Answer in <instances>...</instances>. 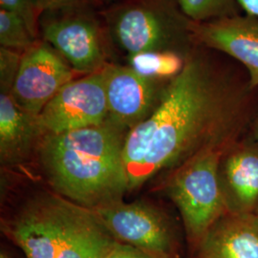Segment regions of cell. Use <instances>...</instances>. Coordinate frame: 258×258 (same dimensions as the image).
<instances>
[{"instance_id": "4", "label": "cell", "mask_w": 258, "mask_h": 258, "mask_svg": "<svg viewBox=\"0 0 258 258\" xmlns=\"http://www.w3.org/2000/svg\"><path fill=\"white\" fill-rule=\"evenodd\" d=\"M224 150L200 152L177 167L166 184V191L181 213L186 237L195 249L206 233L228 213L219 179Z\"/></svg>"}, {"instance_id": "20", "label": "cell", "mask_w": 258, "mask_h": 258, "mask_svg": "<svg viewBox=\"0 0 258 258\" xmlns=\"http://www.w3.org/2000/svg\"><path fill=\"white\" fill-rule=\"evenodd\" d=\"M237 2L249 14V16L257 19L258 0H237Z\"/></svg>"}, {"instance_id": "12", "label": "cell", "mask_w": 258, "mask_h": 258, "mask_svg": "<svg viewBox=\"0 0 258 258\" xmlns=\"http://www.w3.org/2000/svg\"><path fill=\"white\" fill-rule=\"evenodd\" d=\"M218 172L228 212H257L258 145L235 142L226 148Z\"/></svg>"}, {"instance_id": "5", "label": "cell", "mask_w": 258, "mask_h": 258, "mask_svg": "<svg viewBox=\"0 0 258 258\" xmlns=\"http://www.w3.org/2000/svg\"><path fill=\"white\" fill-rule=\"evenodd\" d=\"M75 5L46 10L39 20L43 40L64 58L76 73L91 74L107 64L103 32L88 14Z\"/></svg>"}, {"instance_id": "15", "label": "cell", "mask_w": 258, "mask_h": 258, "mask_svg": "<svg viewBox=\"0 0 258 258\" xmlns=\"http://www.w3.org/2000/svg\"><path fill=\"white\" fill-rule=\"evenodd\" d=\"M129 67L148 79H173L184 64L182 58L173 51H150L128 55Z\"/></svg>"}, {"instance_id": "22", "label": "cell", "mask_w": 258, "mask_h": 258, "mask_svg": "<svg viewBox=\"0 0 258 258\" xmlns=\"http://www.w3.org/2000/svg\"><path fill=\"white\" fill-rule=\"evenodd\" d=\"M0 258H8L4 253H1V255H0Z\"/></svg>"}, {"instance_id": "23", "label": "cell", "mask_w": 258, "mask_h": 258, "mask_svg": "<svg viewBox=\"0 0 258 258\" xmlns=\"http://www.w3.org/2000/svg\"><path fill=\"white\" fill-rule=\"evenodd\" d=\"M257 140H258V128H257Z\"/></svg>"}, {"instance_id": "2", "label": "cell", "mask_w": 258, "mask_h": 258, "mask_svg": "<svg viewBox=\"0 0 258 258\" xmlns=\"http://www.w3.org/2000/svg\"><path fill=\"white\" fill-rule=\"evenodd\" d=\"M125 129L101 125L40 137L39 158L58 195L90 210L120 201L129 190L123 159Z\"/></svg>"}, {"instance_id": "6", "label": "cell", "mask_w": 258, "mask_h": 258, "mask_svg": "<svg viewBox=\"0 0 258 258\" xmlns=\"http://www.w3.org/2000/svg\"><path fill=\"white\" fill-rule=\"evenodd\" d=\"M103 68L65 84L37 116L40 137L97 126L108 120Z\"/></svg>"}, {"instance_id": "1", "label": "cell", "mask_w": 258, "mask_h": 258, "mask_svg": "<svg viewBox=\"0 0 258 258\" xmlns=\"http://www.w3.org/2000/svg\"><path fill=\"white\" fill-rule=\"evenodd\" d=\"M249 89L203 52L187 55L155 108L127 131L123 159L129 189L202 151L225 150L237 142L249 117Z\"/></svg>"}, {"instance_id": "14", "label": "cell", "mask_w": 258, "mask_h": 258, "mask_svg": "<svg viewBox=\"0 0 258 258\" xmlns=\"http://www.w3.org/2000/svg\"><path fill=\"white\" fill-rule=\"evenodd\" d=\"M40 137L37 116L22 109L8 90L0 94V154L2 162H19Z\"/></svg>"}, {"instance_id": "11", "label": "cell", "mask_w": 258, "mask_h": 258, "mask_svg": "<svg viewBox=\"0 0 258 258\" xmlns=\"http://www.w3.org/2000/svg\"><path fill=\"white\" fill-rule=\"evenodd\" d=\"M186 29L197 43L238 60L248 71L249 87H258V20L231 16L204 22L188 21Z\"/></svg>"}, {"instance_id": "7", "label": "cell", "mask_w": 258, "mask_h": 258, "mask_svg": "<svg viewBox=\"0 0 258 258\" xmlns=\"http://www.w3.org/2000/svg\"><path fill=\"white\" fill-rule=\"evenodd\" d=\"M116 241L154 258L178 257V243L166 217L148 205L121 201L94 209Z\"/></svg>"}, {"instance_id": "8", "label": "cell", "mask_w": 258, "mask_h": 258, "mask_svg": "<svg viewBox=\"0 0 258 258\" xmlns=\"http://www.w3.org/2000/svg\"><path fill=\"white\" fill-rule=\"evenodd\" d=\"M75 74L53 47L37 40L21 55L10 93L22 109L37 116Z\"/></svg>"}, {"instance_id": "3", "label": "cell", "mask_w": 258, "mask_h": 258, "mask_svg": "<svg viewBox=\"0 0 258 258\" xmlns=\"http://www.w3.org/2000/svg\"><path fill=\"white\" fill-rule=\"evenodd\" d=\"M5 231L27 258H103L116 242L96 212L60 195L32 200Z\"/></svg>"}, {"instance_id": "13", "label": "cell", "mask_w": 258, "mask_h": 258, "mask_svg": "<svg viewBox=\"0 0 258 258\" xmlns=\"http://www.w3.org/2000/svg\"><path fill=\"white\" fill-rule=\"evenodd\" d=\"M196 258H258V212H228L196 248Z\"/></svg>"}, {"instance_id": "24", "label": "cell", "mask_w": 258, "mask_h": 258, "mask_svg": "<svg viewBox=\"0 0 258 258\" xmlns=\"http://www.w3.org/2000/svg\"></svg>"}, {"instance_id": "17", "label": "cell", "mask_w": 258, "mask_h": 258, "mask_svg": "<svg viewBox=\"0 0 258 258\" xmlns=\"http://www.w3.org/2000/svg\"><path fill=\"white\" fill-rule=\"evenodd\" d=\"M182 12L194 22L234 16V0H179Z\"/></svg>"}, {"instance_id": "10", "label": "cell", "mask_w": 258, "mask_h": 258, "mask_svg": "<svg viewBox=\"0 0 258 258\" xmlns=\"http://www.w3.org/2000/svg\"><path fill=\"white\" fill-rule=\"evenodd\" d=\"M103 76L108 120L128 131L152 112L163 91L159 81L143 77L129 66L107 63Z\"/></svg>"}, {"instance_id": "18", "label": "cell", "mask_w": 258, "mask_h": 258, "mask_svg": "<svg viewBox=\"0 0 258 258\" xmlns=\"http://www.w3.org/2000/svg\"><path fill=\"white\" fill-rule=\"evenodd\" d=\"M0 9L7 10L19 16L36 37L39 31L40 18L49 9L47 0H0Z\"/></svg>"}, {"instance_id": "21", "label": "cell", "mask_w": 258, "mask_h": 258, "mask_svg": "<svg viewBox=\"0 0 258 258\" xmlns=\"http://www.w3.org/2000/svg\"><path fill=\"white\" fill-rule=\"evenodd\" d=\"M50 8L63 7V6H72V5H81L87 3L90 0H47Z\"/></svg>"}, {"instance_id": "19", "label": "cell", "mask_w": 258, "mask_h": 258, "mask_svg": "<svg viewBox=\"0 0 258 258\" xmlns=\"http://www.w3.org/2000/svg\"><path fill=\"white\" fill-rule=\"evenodd\" d=\"M103 258H154L128 244L116 241Z\"/></svg>"}, {"instance_id": "16", "label": "cell", "mask_w": 258, "mask_h": 258, "mask_svg": "<svg viewBox=\"0 0 258 258\" xmlns=\"http://www.w3.org/2000/svg\"><path fill=\"white\" fill-rule=\"evenodd\" d=\"M37 40L19 16L0 9V45L2 48L23 54Z\"/></svg>"}, {"instance_id": "9", "label": "cell", "mask_w": 258, "mask_h": 258, "mask_svg": "<svg viewBox=\"0 0 258 258\" xmlns=\"http://www.w3.org/2000/svg\"><path fill=\"white\" fill-rule=\"evenodd\" d=\"M110 34L128 55L168 51L171 29L162 11L149 0L123 3L108 13Z\"/></svg>"}]
</instances>
